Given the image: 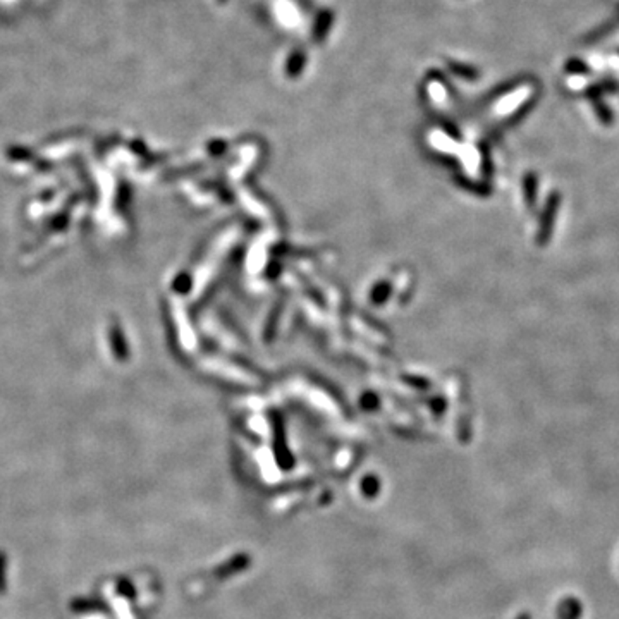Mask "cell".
Wrapping results in <instances>:
<instances>
[{
    "label": "cell",
    "mask_w": 619,
    "mask_h": 619,
    "mask_svg": "<svg viewBox=\"0 0 619 619\" xmlns=\"http://www.w3.org/2000/svg\"><path fill=\"white\" fill-rule=\"evenodd\" d=\"M6 571H7V558L3 552H0V593L6 592Z\"/></svg>",
    "instance_id": "1"
}]
</instances>
